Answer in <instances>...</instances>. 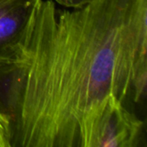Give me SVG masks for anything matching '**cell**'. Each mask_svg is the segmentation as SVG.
I'll use <instances>...</instances> for the list:
<instances>
[{
    "label": "cell",
    "mask_w": 147,
    "mask_h": 147,
    "mask_svg": "<svg viewBox=\"0 0 147 147\" xmlns=\"http://www.w3.org/2000/svg\"><path fill=\"white\" fill-rule=\"evenodd\" d=\"M0 147H11V125L9 116L0 109Z\"/></svg>",
    "instance_id": "4"
},
{
    "label": "cell",
    "mask_w": 147,
    "mask_h": 147,
    "mask_svg": "<svg viewBox=\"0 0 147 147\" xmlns=\"http://www.w3.org/2000/svg\"><path fill=\"white\" fill-rule=\"evenodd\" d=\"M60 5L65 7V8H70V9H75V8H79L86 3H90L91 0H54Z\"/></svg>",
    "instance_id": "5"
},
{
    "label": "cell",
    "mask_w": 147,
    "mask_h": 147,
    "mask_svg": "<svg viewBox=\"0 0 147 147\" xmlns=\"http://www.w3.org/2000/svg\"><path fill=\"white\" fill-rule=\"evenodd\" d=\"M40 0H0V71L19 61L26 33Z\"/></svg>",
    "instance_id": "2"
},
{
    "label": "cell",
    "mask_w": 147,
    "mask_h": 147,
    "mask_svg": "<svg viewBox=\"0 0 147 147\" xmlns=\"http://www.w3.org/2000/svg\"><path fill=\"white\" fill-rule=\"evenodd\" d=\"M147 0H40L9 71L11 147H92L111 96H146Z\"/></svg>",
    "instance_id": "1"
},
{
    "label": "cell",
    "mask_w": 147,
    "mask_h": 147,
    "mask_svg": "<svg viewBox=\"0 0 147 147\" xmlns=\"http://www.w3.org/2000/svg\"><path fill=\"white\" fill-rule=\"evenodd\" d=\"M143 129V121L122 102L111 96L98 124L92 147H135Z\"/></svg>",
    "instance_id": "3"
}]
</instances>
